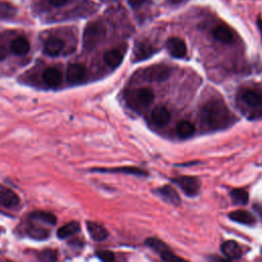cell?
Returning <instances> with one entry per match:
<instances>
[{
  "label": "cell",
  "mask_w": 262,
  "mask_h": 262,
  "mask_svg": "<svg viewBox=\"0 0 262 262\" xmlns=\"http://www.w3.org/2000/svg\"><path fill=\"white\" fill-rule=\"evenodd\" d=\"M200 121L208 130H222L234 123L235 117L221 99L213 97L200 108Z\"/></svg>",
  "instance_id": "obj_1"
},
{
  "label": "cell",
  "mask_w": 262,
  "mask_h": 262,
  "mask_svg": "<svg viewBox=\"0 0 262 262\" xmlns=\"http://www.w3.org/2000/svg\"><path fill=\"white\" fill-rule=\"evenodd\" d=\"M236 104L248 119L262 117V88L260 86L242 87L237 93Z\"/></svg>",
  "instance_id": "obj_2"
},
{
  "label": "cell",
  "mask_w": 262,
  "mask_h": 262,
  "mask_svg": "<svg viewBox=\"0 0 262 262\" xmlns=\"http://www.w3.org/2000/svg\"><path fill=\"white\" fill-rule=\"evenodd\" d=\"M107 35V29L102 22L88 24L83 33V46L86 50H92L99 46Z\"/></svg>",
  "instance_id": "obj_3"
},
{
  "label": "cell",
  "mask_w": 262,
  "mask_h": 262,
  "mask_svg": "<svg viewBox=\"0 0 262 262\" xmlns=\"http://www.w3.org/2000/svg\"><path fill=\"white\" fill-rule=\"evenodd\" d=\"M172 69L167 64H154L143 71L142 78L150 82H161L170 76Z\"/></svg>",
  "instance_id": "obj_4"
},
{
  "label": "cell",
  "mask_w": 262,
  "mask_h": 262,
  "mask_svg": "<svg viewBox=\"0 0 262 262\" xmlns=\"http://www.w3.org/2000/svg\"><path fill=\"white\" fill-rule=\"evenodd\" d=\"M188 196L198 194L201 188V181L195 176H178L171 179Z\"/></svg>",
  "instance_id": "obj_5"
},
{
  "label": "cell",
  "mask_w": 262,
  "mask_h": 262,
  "mask_svg": "<svg viewBox=\"0 0 262 262\" xmlns=\"http://www.w3.org/2000/svg\"><path fill=\"white\" fill-rule=\"evenodd\" d=\"M146 245L152 248L154 251H156L163 260L165 261H177V260H183L181 257L176 256L170 248L161 240L156 238H149L146 241Z\"/></svg>",
  "instance_id": "obj_6"
},
{
  "label": "cell",
  "mask_w": 262,
  "mask_h": 262,
  "mask_svg": "<svg viewBox=\"0 0 262 262\" xmlns=\"http://www.w3.org/2000/svg\"><path fill=\"white\" fill-rule=\"evenodd\" d=\"M19 205V195L11 188H8L5 185L0 184V206L7 209H13L17 208Z\"/></svg>",
  "instance_id": "obj_7"
},
{
  "label": "cell",
  "mask_w": 262,
  "mask_h": 262,
  "mask_svg": "<svg viewBox=\"0 0 262 262\" xmlns=\"http://www.w3.org/2000/svg\"><path fill=\"white\" fill-rule=\"evenodd\" d=\"M166 47L169 53L176 58H182L186 55L187 47L185 42L178 37H171L166 42Z\"/></svg>",
  "instance_id": "obj_8"
},
{
  "label": "cell",
  "mask_w": 262,
  "mask_h": 262,
  "mask_svg": "<svg viewBox=\"0 0 262 262\" xmlns=\"http://www.w3.org/2000/svg\"><path fill=\"white\" fill-rule=\"evenodd\" d=\"M157 49L147 41H142L136 44L134 50V60L142 61L155 54Z\"/></svg>",
  "instance_id": "obj_9"
},
{
  "label": "cell",
  "mask_w": 262,
  "mask_h": 262,
  "mask_svg": "<svg viewBox=\"0 0 262 262\" xmlns=\"http://www.w3.org/2000/svg\"><path fill=\"white\" fill-rule=\"evenodd\" d=\"M87 76L86 68L81 63H72L67 69V80L71 83H79Z\"/></svg>",
  "instance_id": "obj_10"
},
{
  "label": "cell",
  "mask_w": 262,
  "mask_h": 262,
  "mask_svg": "<svg viewBox=\"0 0 262 262\" xmlns=\"http://www.w3.org/2000/svg\"><path fill=\"white\" fill-rule=\"evenodd\" d=\"M92 171L101 173H123L137 176H147L148 172L138 167H116V168H94Z\"/></svg>",
  "instance_id": "obj_11"
},
{
  "label": "cell",
  "mask_w": 262,
  "mask_h": 262,
  "mask_svg": "<svg viewBox=\"0 0 262 262\" xmlns=\"http://www.w3.org/2000/svg\"><path fill=\"white\" fill-rule=\"evenodd\" d=\"M152 122L158 127L166 126L171 120V114L165 107H156L151 114Z\"/></svg>",
  "instance_id": "obj_12"
},
{
  "label": "cell",
  "mask_w": 262,
  "mask_h": 262,
  "mask_svg": "<svg viewBox=\"0 0 262 262\" xmlns=\"http://www.w3.org/2000/svg\"><path fill=\"white\" fill-rule=\"evenodd\" d=\"M43 82L50 88L57 87L62 80V75L56 68H48L42 74Z\"/></svg>",
  "instance_id": "obj_13"
},
{
  "label": "cell",
  "mask_w": 262,
  "mask_h": 262,
  "mask_svg": "<svg viewBox=\"0 0 262 262\" xmlns=\"http://www.w3.org/2000/svg\"><path fill=\"white\" fill-rule=\"evenodd\" d=\"M157 192L162 199L174 206H178L181 203L180 196L178 195L177 191L170 185H164L162 187H159Z\"/></svg>",
  "instance_id": "obj_14"
},
{
  "label": "cell",
  "mask_w": 262,
  "mask_h": 262,
  "mask_svg": "<svg viewBox=\"0 0 262 262\" xmlns=\"http://www.w3.org/2000/svg\"><path fill=\"white\" fill-rule=\"evenodd\" d=\"M64 42L57 37H51L47 39L44 44V53L49 56H57L63 49Z\"/></svg>",
  "instance_id": "obj_15"
},
{
  "label": "cell",
  "mask_w": 262,
  "mask_h": 262,
  "mask_svg": "<svg viewBox=\"0 0 262 262\" xmlns=\"http://www.w3.org/2000/svg\"><path fill=\"white\" fill-rule=\"evenodd\" d=\"M86 226H87V230H88V233H89L90 237L96 242L105 241L109 236V233L106 230V227L103 226L102 224L97 223V222L87 221Z\"/></svg>",
  "instance_id": "obj_16"
},
{
  "label": "cell",
  "mask_w": 262,
  "mask_h": 262,
  "mask_svg": "<svg viewBox=\"0 0 262 262\" xmlns=\"http://www.w3.org/2000/svg\"><path fill=\"white\" fill-rule=\"evenodd\" d=\"M133 96L135 101H137V103L143 107L150 106L155 100V93L150 88H140L135 91Z\"/></svg>",
  "instance_id": "obj_17"
},
{
  "label": "cell",
  "mask_w": 262,
  "mask_h": 262,
  "mask_svg": "<svg viewBox=\"0 0 262 262\" xmlns=\"http://www.w3.org/2000/svg\"><path fill=\"white\" fill-rule=\"evenodd\" d=\"M228 217L238 223L245 225H254L256 223L255 216L246 210H236L230 213Z\"/></svg>",
  "instance_id": "obj_18"
},
{
  "label": "cell",
  "mask_w": 262,
  "mask_h": 262,
  "mask_svg": "<svg viewBox=\"0 0 262 262\" xmlns=\"http://www.w3.org/2000/svg\"><path fill=\"white\" fill-rule=\"evenodd\" d=\"M221 251L225 257L231 260H236L241 258L242 249L240 245L235 241H226L221 246Z\"/></svg>",
  "instance_id": "obj_19"
},
{
  "label": "cell",
  "mask_w": 262,
  "mask_h": 262,
  "mask_svg": "<svg viewBox=\"0 0 262 262\" xmlns=\"http://www.w3.org/2000/svg\"><path fill=\"white\" fill-rule=\"evenodd\" d=\"M123 58H124V53L119 48H114V49L108 50L104 55L105 62L111 68L119 67V66L123 61Z\"/></svg>",
  "instance_id": "obj_20"
},
{
  "label": "cell",
  "mask_w": 262,
  "mask_h": 262,
  "mask_svg": "<svg viewBox=\"0 0 262 262\" xmlns=\"http://www.w3.org/2000/svg\"><path fill=\"white\" fill-rule=\"evenodd\" d=\"M194 131H195L194 125L190 121H187V120L180 121L176 126V134H177L178 138H180L182 140H186V139H189L190 137H192Z\"/></svg>",
  "instance_id": "obj_21"
},
{
  "label": "cell",
  "mask_w": 262,
  "mask_h": 262,
  "mask_svg": "<svg viewBox=\"0 0 262 262\" xmlns=\"http://www.w3.org/2000/svg\"><path fill=\"white\" fill-rule=\"evenodd\" d=\"M30 42L25 37H18L11 43V50L17 55H25L30 50Z\"/></svg>",
  "instance_id": "obj_22"
},
{
  "label": "cell",
  "mask_w": 262,
  "mask_h": 262,
  "mask_svg": "<svg viewBox=\"0 0 262 262\" xmlns=\"http://www.w3.org/2000/svg\"><path fill=\"white\" fill-rule=\"evenodd\" d=\"M26 233L29 237L33 238V239H38V240H44L46 238L49 237V231L46 230L43 226H40L39 224L33 223V221H31L27 227H26Z\"/></svg>",
  "instance_id": "obj_23"
},
{
  "label": "cell",
  "mask_w": 262,
  "mask_h": 262,
  "mask_svg": "<svg viewBox=\"0 0 262 262\" xmlns=\"http://www.w3.org/2000/svg\"><path fill=\"white\" fill-rule=\"evenodd\" d=\"M214 38L221 43H232L234 40L233 31L226 26H218L213 30Z\"/></svg>",
  "instance_id": "obj_24"
},
{
  "label": "cell",
  "mask_w": 262,
  "mask_h": 262,
  "mask_svg": "<svg viewBox=\"0 0 262 262\" xmlns=\"http://www.w3.org/2000/svg\"><path fill=\"white\" fill-rule=\"evenodd\" d=\"M79 231H80V224L76 221H72L68 224L59 227V230L57 231V237L59 239H67L71 236L76 235L77 233H79Z\"/></svg>",
  "instance_id": "obj_25"
},
{
  "label": "cell",
  "mask_w": 262,
  "mask_h": 262,
  "mask_svg": "<svg viewBox=\"0 0 262 262\" xmlns=\"http://www.w3.org/2000/svg\"><path fill=\"white\" fill-rule=\"evenodd\" d=\"M30 218L37 220L38 222H42V223L50 224V225H54L56 223V217L52 213L44 212V211L32 212L30 215Z\"/></svg>",
  "instance_id": "obj_26"
},
{
  "label": "cell",
  "mask_w": 262,
  "mask_h": 262,
  "mask_svg": "<svg viewBox=\"0 0 262 262\" xmlns=\"http://www.w3.org/2000/svg\"><path fill=\"white\" fill-rule=\"evenodd\" d=\"M231 198L236 205H246L249 202L248 191L242 188H234L231 190Z\"/></svg>",
  "instance_id": "obj_27"
},
{
  "label": "cell",
  "mask_w": 262,
  "mask_h": 262,
  "mask_svg": "<svg viewBox=\"0 0 262 262\" xmlns=\"http://www.w3.org/2000/svg\"><path fill=\"white\" fill-rule=\"evenodd\" d=\"M17 9L9 3H0V19L9 20L16 16Z\"/></svg>",
  "instance_id": "obj_28"
},
{
  "label": "cell",
  "mask_w": 262,
  "mask_h": 262,
  "mask_svg": "<svg viewBox=\"0 0 262 262\" xmlns=\"http://www.w3.org/2000/svg\"><path fill=\"white\" fill-rule=\"evenodd\" d=\"M39 259L42 261H55L57 259V252L52 249H46L40 253Z\"/></svg>",
  "instance_id": "obj_29"
},
{
  "label": "cell",
  "mask_w": 262,
  "mask_h": 262,
  "mask_svg": "<svg viewBox=\"0 0 262 262\" xmlns=\"http://www.w3.org/2000/svg\"><path fill=\"white\" fill-rule=\"evenodd\" d=\"M96 255L97 257L103 260V261H114L115 260V254L111 251H108V250H102V251H97L96 252Z\"/></svg>",
  "instance_id": "obj_30"
},
{
  "label": "cell",
  "mask_w": 262,
  "mask_h": 262,
  "mask_svg": "<svg viewBox=\"0 0 262 262\" xmlns=\"http://www.w3.org/2000/svg\"><path fill=\"white\" fill-rule=\"evenodd\" d=\"M145 3H146V0H128L129 6L134 9L141 8Z\"/></svg>",
  "instance_id": "obj_31"
},
{
  "label": "cell",
  "mask_w": 262,
  "mask_h": 262,
  "mask_svg": "<svg viewBox=\"0 0 262 262\" xmlns=\"http://www.w3.org/2000/svg\"><path fill=\"white\" fill-rule=\"evenodd\" d=\"M48 2H49L53 7L60 8V7H63L66 4H67L68 0H48Z\"/></svg>",
  "instance_id": "obj_32"
},
{
  "label": "cell",
  "mask_w": 262,
  "mask_h": 262,
  "mask_svg": "<svg viewBox=\"0 0 262 262\" xmlns=\"http://www.w3.org/2000/svg\"><path fill=\"white\" fill-rule=\"evenodd\" d=\"M8 55H9V49L4 45H0V60L6 59Z\"/></svg>",
  "instance_id": "obj_33"
},
{
  "label": "cell",
  "mask_w": 262,
  "mask_h": 262,
  "mask_svg": "<svg viewBox=\"0 0 262 262\" xmlns=\"http://www.w3.org/2000/svg\"><path fill=\"white\" fill-rule=\"evenodd\" d=\"M254 209L256 210V212L261 216L262 218V204H255L254 205Z\"/></svg>",
  "instance_id": "obj_34"
},
{
  "label": "cell",
  "mask_w": 262,
  "mask_h": 262,
  "mask_svg": "<svg viewBox=\"0 0 262 262\" xmlns=\"http://www.w3.org/2000/svg\"><path fill=\"white\" fill-rule=\"evenodd\" d=\"M257 26L259 28V31H260V34H261V38H262V20L260 18L257 20Z\"/></svg>",
  "instance_id": "obj_35"
},
{
  "label": "cell",
  "mask_w": 262,
  "mask_h": 262,
  "mask_svg": "<svg viewBox=\"0 0 262 262\" xmlns=\"http://www.w3.org/2000/svg\"><path fill=\"white\" fill-rule=\"evenodd\" d=\"M183 0H169V3L172 4V5H178L180 3H182Z\"/></svg>",
  "instance_id": "obj_36"
}]
</instances>
